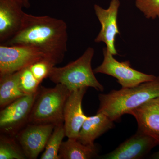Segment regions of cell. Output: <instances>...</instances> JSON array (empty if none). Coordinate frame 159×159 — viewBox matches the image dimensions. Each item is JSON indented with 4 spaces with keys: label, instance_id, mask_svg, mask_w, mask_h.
Segmentation results:
<instances>
[{
    "label": "cell",
    "instance_id": "2",
    "mask_svg": "<svg viewBox=\"0 0 159 159\" xmlns=\"http://www.w3.org/2000/svg\"><path fill=\"white\" fill-rule=\"evenodd\" d=\"M159 97V76L153 80L134 87L112 90L108 93L99 95V108L113 121H119L125 114L151 99Z\"/></svg>",
    "mask_w": 159,
    "mask_h": 159
},
{
    "label": "cell",
    "instance_id": "9",
    "mask_svg": "<svg viewBox=\"0 0 159 159\" xmlns=\"http://www.w3.org/2000/svg\"><path fill=\"white\" fill-rule=\"evenodd\" d=\"M120 5L119 0H111L107 9H103L98 5H94L95 13L101 26L95 42L105 43L106 48L113 55L118 54L115 41L117 34H120L117 23Z\"/></svg>",
    "mask_w": 159,
    "mask_h": 159
},
{
    "label": "cell",
    "instance_id": "10",
    "mask_svg": "<svg viewBox=\"0 0 159 159\" xmlns=\"http://www.w3.org/2000/svg\"><path fill=\"white\" fill-rule=\"evenodd\" d=\"M88 88H82L71 91L64 109V125L66 136L77 139L83 124L88 116L84 114L82 102Z\"/></svg>",
    "mask_w": 159,
    "mask_h": 159
},
{
    "label": "cell",
    "instance_id": "5",
    "mask_svg": "<svg viewBox=\"0 0 159 159\" xmlns=\"http://www.w3.org/2000/svg\"><path fill=\"white\" fill-rule=\"evenodd\" d=\"M103 61L93 70L94 73L115 77L122 88L134 87L156 78L154 75L145 74L132 68L128 61H118L106 47L103 48Z\"/></svg>",
    "mask_w": 159,
    "mask_h": 159
},
{
    "label": "cell",
    "instance_id": "19",
    "mask_svg": "<svg viewBox=\"0 0 159 159\" xmlns=\"http://www.w3.org/2000/svg\"><path fill=\"white\" fill-rule=\"evenodd\" d=\"M41 83L34 77L29 67L20 70V87L25 95L37 93Z\"/></svg>",
    "mask_w": 159,
    "mask_h": 159
},
{
    "label": "cell",
    "instance_id": "12",
    "mask_svg": "<svg viewBox=\"0 0 159 159\" xmlns=\"http://www.w3.org/2000/svg\"><path fill=\"white\" fill-rule=\"evenodd\" d=\"M158 143L149 136L137 131L116 148L102 156L103 159H141L148 154Z\"/></svg>",
    "mask_w": 159,
    "mask_h": 159
},
{
    "label": "cell",
    "instance_id": "16",
    "mask_svg": "<svg viewBox=\"0 0 159 159\" xmlns=\"http://www.w3.org/2000/svg\"><path fill=\"white\" fill-rule=\"evenodd\" d=\"M59 159H90L98 157L96 146L84 145L77 139L68 138L63 142L58 153Z\"/></svg>",
    "mask_w": 159,
    "mask_h": 159
},
{
    "label": "cell",
    "instance_id": "23",
    "mask_svg": "<svg viewBox=\"0 0 159 159\" xmlns=\"http://www.w3.org/2000/svg\"><path fill=\"white\" fill-rule=\"evenodd\" d=\"M150 157L152 159H159V151L153 153Z\"/></svg>",
    "mask_w": 159,
    "mask_h": 159
},
{
    "label": "cell",
    "instance_id": "13",
    "mask_svg": "<svg viewBox=\"0 0 159 159\" xmlns=\"http://www.w3.org/2000/svg\"><path fill=\"white\" fill-rule=\"evenodd\" d=\"M129 114L136 120L137 131L153 138L159 145V97L150 99Z\"/></svg>",
    "mask_w": 159,
    "mask_h": 159
},
{
    "label": "cell",
    "instance_id": "21",
    "mask_svg": "<svg viewBox=\"0 0 159 159\" xmlns=\"http://www.w3.org/2000/svg\"><path fill=\"white\" fill-rule=\"evenodd\" d=\"M54 66L48 60L43 59L34 62L29 68L34 77L41 82L43 80L48 77L51 69Z\"/></svg>",
    "mask_w": 159,
    "mask_h": 159
},
{
    "label": "cell",
    "instance_id": "14",
    "mask_svg": "<svg viewBox=\"0 0 159 159\" xmlns=\"http://www.w3.org/2000/svg\"><path fill=\"white\" fill-rule=\"evenodd\" d=\"M114 121L105 114L97 113L88 117L83 124L78 135V141L84 145L95 146L94 142L107 131L113 128Z\"/></svg>",
    "mask_w": 159,
    "mask_h": 159
},
{
    "label": "cell",
    "instance_id": "7",
    "mask_svg": "<svg viewBox=\"0 0 159 159\" xmlns=\"http://www.w3.org/2000/svg\"><path fill=\"white\" fill-rule=\"evenodd\" d=\"M43 59L48 60L41 51L33 47L1 44L0 76L18 72Z\"/></svg>",
    "mask_w": 159,
    "mask_h": 159
},
{
    "label": "cell",
    "instance_id": "22",
    "mask_svg": "<svg viewBox=\"0 0 159 159\" xmlns=\"http://www.w3.org/2000/svg\"><path fill=\"white\" fill-rule=\"evenodd\" d=\"M21 1L24 7L26 8H29L30 7V4L29 3V0H21Z\"/></svg>",
    "mask_w": 159,
    "mask_h": 159
},
{
    "label": "cell",
    "instance_id": "17",
    "mask_svg": "<svg viewBox=\"0 0 159 159\" xmlns=\"http://www.w3.org/2000/svg\"><path fill=\"white\" fill-rule=\"evenodd\" d=\"M65 136L64 123L55 125L40 159H59L58 153L60 148L62 144L63 139Z\"/></svg>",
    "mask_w": 159,
    "mask_h": 159
},
{
    "label": "cell",
    "instance_id": "20",
    "mask_svg": "<svg viewBox=\"0 0 159 159\" xmlns=\"http://www.w3.org/2000/svg\"><path fill=\"white\" fill-rule=\"evenodd\" d=\"M135 5L146 18L159 19V0H136Z\"/></svg>",
    "mask_w": 159,
    "mask_h": 159
},
{
    "label": "cell",
    "instance_id": "11",
    "mask_svg": "<svg viewBox=\"0 0 159 159\" xmlns=\"http://www.w3.org/2000/svg\"><path fill=\"white\" fill-rule=\"evenodd\" d=\"M21 0H0V43L16 34L22 25L25 13Z\"/></svg>",
    "mask_w": 159,
    "mask_h": 159
},
{
    "label": "cell",
    "instance_id": "8",
    "mask_svg": "<svg viewBox=\"0 0 159 159\" xmlns=\"http://www.w3.org/2000/svg\"><path fill=\"white\" fill-rule=\"evenodd\" d=\"M55 125L28 123L15 136L27 158L35 159L45 148Z\"/></svg>",
    "mask_w": 159,
    "mask_h": 159
},
{
    "label": "cell",
    "instance_id": "6",
    "mask_svg": "<svg viewBox=\"0 0 159 159\" xmlns=\"http://www.w3.org/2000/svg\"><path fill=\"white\" fill-rule=\"evenodd\" d=\"M37 94V93L23 96L2 109L0 112L1 134L15 137L29 123Z\"/></svg>",
    "mask_w": 159,
    "mask_h": 159
},
{
    "label": "cell",
    "instance_id": "15",
    "mask_svg": "<svg viewBox=\"0 0 159 159\" xmlns=\"http://www.w3.org/2000/svg\"><path fill=\"white\" fill-rule=\"evenodd\" d=\"M20 71L0 76V107L4 108L25 96L19 84Z\"/></svg>",
    "mask_w": 159,
    "mask_h": 159
},
{
    "label": "cell",
    "instance_id": "18",
    "mask_svg": "<svg viewBox=\"0 0 159 159\" xmlns=\"http://www.w3.org/2000/svg\"><path fill=\"white\" fill-rule=\"evenodd\" d=\"M27 158L14 137L2 134L0 137V159Z\"/></svg>",
    "mask_w": 159,
    "mask_h": 159
},
{
    "label": "cell",
    "instance_id": "3",
    "mask_svg": "<svg viewBox=\"0 0 159 159\" xmlns=\"http://www.w3.org/2000/svg\"><path fill=\"white\" fill-rule=\"evenodd\" d=\"M94 49L89 47L78 59L61 67H53L48 78L56 84L65 85L71 91L92 87L102 92L104 87L97 80L92 67Z\"/></svg>",
    "mask_w": 159,
    "mask_h": 159
},
{
    "label": "cell",
    "instance_id": "4",
    "mask_svg": "<svg viewBox=\"0 0 159 159\" xmlns=\"http://www.w3.org/2000/svg\"><path fill=\"white\" fill-rule=\"evenodd\" d=\"M71 92L61 84L53 88L39 86L29 123L55 125L63 124L64 109Z\"/></svg>",
    "mask_w": 159,
    "mask_h": 159
},
{
    "label": "cell",
    "instance_id": "1",
    "mask_svg": "<svg viewBox=\"0 0 159 159\" xmlns=\"http://www.w3.org/2000/svg\"><path fill=\"white\" fill-rule=\"evenodd\" d=\"M68 39L67 26L63 20L25 13L20 29L2 45L35 48L55 66L63 60Z\"/></svg>",
    "mask_w": 159,
    "mask_h": 159
}]
</instances>
